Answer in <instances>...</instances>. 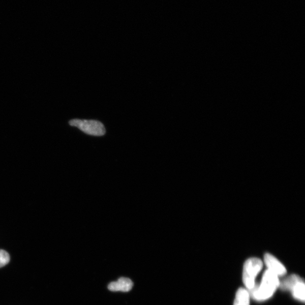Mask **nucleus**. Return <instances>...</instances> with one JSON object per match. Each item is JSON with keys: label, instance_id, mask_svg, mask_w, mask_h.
Returning a JSON list of instances; mask_svg holds the SVG:
<instances>
[{"label": "nucleus", "instance_id": "obj_1", "mask_svg": "<svg viewBox=\"0 0 305 305\" xmlns=\"http://www.w3.org/2000/svg\"><path fill=\"white\" fill-rule=\"evenodd\" d=\"M280 281L279 277L269 269L264 272L261 283L255 284L254 287L248 291L254 300L258 301H266L271 297L279 288Z\"/></svg>", "mask_w": 305, "mask_h": 305}, {"label": "nucleus", "instance_id": "obj_2", "mask_svg": "<svg viewBox=\"0 0 305 305\" xmlns=\"http://www.w3.org/2000/svg\"><path fill=\"white\" fill-rule=\"evenodd\" d=\"M263 268V262L260 259L252 258L244 263L242 280L244 285L250 290L255 286V280Z\"/></svg>", "mask_w": 305, "mask_h": 305}, {"label": "nucleus", "instance_id": "obj_3", "mask_svg": "<svg viewBox=\"0 0 305 305\" xmlns=\"http://www.w3.org/2000/svg\"><path fill=\"white\" fill-rule=\"evenodd\" d=\"M69 124L71 126L77 127L84 133L92 136H102L106 132L104 125L99 121L75 119L71 120Z\"/></svg>", "mask_w": 305, "mask_h": 305}, {"label": "nucleus", "instance_id": "obj_4", "mask_svg": "<svg viewBox=\"0 0 305 305\" xmlns=\"http://www.w3.org/2000/svg\"><path fill=\"white\" fill-rule=\"evenodd\" d=\"M264 262L267 267L268 269L278 277H283L287 273V269L283 264L280 262L278 259L271 255V254L267 253L264 255Z\"/></svg>", "mask_w": 305, "mask_h": 305}, {"label": "nucleus", "instance_id": "obj_5", "mask_svg": "<svg viewBox=\"0 0 305 305\" xmlns=\"http://www.w3.org/2000/svg\"><path fill=\"white\" fill-rule=\"evenodd\" d=\"M133 286V282L129 278H120L118 281L110 283L108 289L112 292H127L131 291Z\"/></svg>", "mask_w": 305, "mask_h": 305}, {"label": "nucleus", "instance_id": "obj_6", "mask_svg": "<svg viewBox=\"0 0 305 305\" xmlns=\"http://www.w3.org/2000/svg\"><path fill=\"white\" fill-rule=\"evenodd\" d=\"M302 281H303V279L301 278L296 276V274H292V276L284 279L283 281L280 282L279 288L283 291H291L295 285Z\"/></svg>", "mask_w": 305, "mask_h": 305}, {"label": "nucleus", "instance_id": "obj_7", "mask_svg": "<svg viewBox=\"0 0 305 305\" xmlns=\"http://www.w3.org/2000/svg\"><path fill=\"white\" fill-rule=\"evenodd\" d=\"M250 297L248 290L241 288L236 292L233 305H250Z\"/></svg>", "mask_w": 305, "mask_h": 305}, {"label": "nucleus", "instance_id": "obj_8", "mask_svg": "<svg viewBox=\"0 0 305 305\" xmlns=\"http://www.w3.org/2000/svg\"><path fill=\"white\" fill-rule=\"evenodd\" d=\"M293 297L298 301L304 302L305 300V285L303 281L297 283L291 290Z\"/></svg>", "mask_w": 305, "mask_h": 305}, {"label": "nucleus", "instance_id": "obj_9", "mask_svg": "<svg viewBox=\"0 0 305 305\" xmlns=\"http://www.w3.org/2000/svg\"><path fill=\"white\" fill-rule=\"evenodd\" d=\"M10 256L9 253L4 250H0V268H2L9 263Z\"/></svg>", "mask_w": 305, "mask_h": 305}]
</instances>
